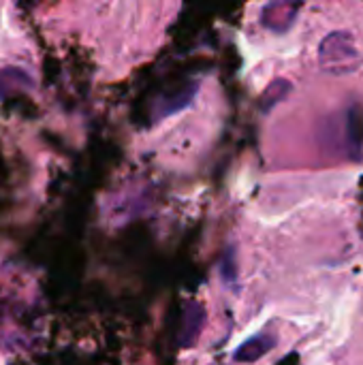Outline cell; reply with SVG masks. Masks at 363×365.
I'll return each instance as SVG.
<instances>
[{
	"mask_svg": "<svg viewBox=\"0 0 363 365\" xmlns=\"http://www.w3.org/2000/svg\"><path fill=\"white\" fill-rule=\"evenodd\" d=\"M319 64L329 75H351L362 64V53L351 32L336 30L319 45Z\"/></svg>",
	"mask_w": 363,
	"mask_h": 365,
	"instance_id": "cell-1",
	"label": "cell"
},
{
	"mask_svg": "<svg viewBox=\"0 0 363 365\" xmlns=\"http://www.w3.org/2000/svg\"><path fill=\"white\" fill-rule=\"evenodd\" d=\"M304 0H272L261 11V26L272 32H287L302 9Z\"/></svg>",
	"mask_w": 363,
	"mask_h": 365,
	"instance_id": "cell-2",
	"label": "cell"
},
{
	"mask_svg": "<svg viewBox=\"0 0 363 365\" xmlns=\"http://www.w3.org/2000/svg\"><path fill=\"white\" fill-rule=\"evenodd\" d=\"M197 92H199V83L195 81V83L184 86L180 92L160 98V101L156 103V118H158V120H165V118H169V115H175V113H180V111L193 107V103H195V98H197Z\"/></svg>",
	"mask_w": 363,
	"mask_h": 365,
	"instance_id": "cell-3",
	"label": "cell"
},
{
	"mask_svg": "<svg viewBox=\"0 0 363 365\" xmlns=\"http://www.w3.org/2000/svg\"><path fill=\"white\" fill-rule=\"evenodd\" d=\"M203 321H205V310L199 302H188L186 304V314H184V327H182V338L180 344L184 349L195 346L201 329H203Z\"/></svg>",
	"mask_w": 363,
	"mask_h": 365,
	"instance_id": "cell-4",
	"label": "cell"
},
{
	"mask_svg": "<svg viewBox=\"0 0 363 365\" xmlns=\"http://www.w3.org/2000/svg\"><path fill=\"white\" fill-rule=\"evenodd\" d=\"M274 346H276V338H272L267 334H261V336H255L248 342H244L235 351L233 359L235 361H242V364H252V361L261 359L263 355H267Z\"/></svg>",
	"mask_w": 363,
	"mask_h": 365,
	"instance_id": "cell-5",
	"label": "cell"
},
{
	"mask_svg": "<svg viewBox=\"0 0 363 365\" xmlns=\"http://www.w3.org/2000/svg\"><path fill=\"white\" fill-rule=\"evenodd\" d=\"M291 90H293V83L289 79H285V77L274 79L263 90V94L259 96V109H261V113H270L272 109H276L291 94Z\"/></svg>",
	"mask_w": 363,
	"mask_h": 365,
	"instance_id": "cell-6",
	"label": "cell"
},
{
	"mask_svg": "<svg viewBox=\"0 0 363 365\" xmlns=\"http://www.w3.org/2000/svg\"><path fill=\"white\" fill-rule=\"evenodd\" d=\"M32 83L30 75L17 66H6L0 71V98H6L9 94L17 90H26Z\"/></svg>",
	"mask_w": 363,
	"mask_h": 365,
	"instance_id": "cell-7",
	"label": "cell"
},
{
	"mask_svg": "<svg viewBox=\"0 0 363 365\" xmlns=\"http://www.w3.org/2000/svg\"><path fill=\"white\" fill-rule=\"evenodd\" d=\"M235 276H237V269H235V250L233 248H227V252L223 257V278L227 280V284H233L235 282Z\"/></svg>",
	"mask_w": 363,
	"mask_h": 365,
	"instance_id": "cell-8",
	"label": "cell"
}]
</instances>
